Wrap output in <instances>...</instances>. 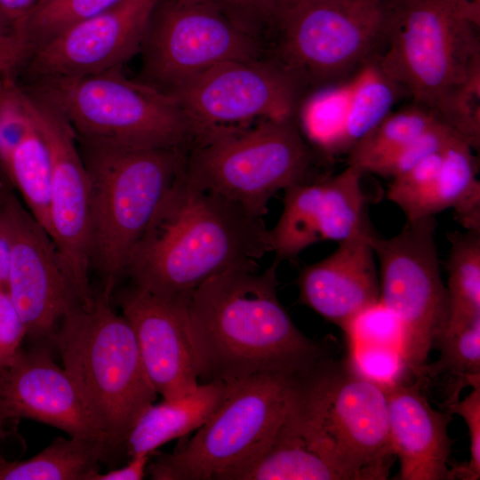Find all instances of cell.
Here are the masks:
<instances>
[{"label":"cell","instance_id":"6da1fadb","mask_svg":"<svg viewBox=\"0 0 480 480\" xmlns=\"http://www.w3.org/2000/svg\"><path fill=\"white\" fill-rule=\"evenodd\" d=\"M277 266L274 260L262 273L230 269L191 294L188 326L203 383L261 372L295 375L332 353L330 340L307 337L281 304Z\"/></svg>","mask_w":480,"mask_h":480},{"label":"cell","instance_id":"7a4b0ae2","mask_svg":"<svg viewBox=\"0 0 480 480\" xmlns=\"http://www.w3.org/2000/svg\"><path fill=\"white\" fill-rule=\"evenodd\" d=\"M183 169L132 251L124 276L139 289L188 302L214 276L234 268L256 270L270 244L263 217L193 186Z\"/></svg>","mask_w":480,"mask_h":480},{"label":"cell","instance_id":"3957f363","mask_svg":"<svg viewBox=\"0 0 480 480\" xmlns=\"http://www.w3.org/2000/svg\"><path fill=\"white\" fill-rule=\"evenodd\" d=\"M285 420L345 480H382L396 458L383 387L325 356L292 376Z\"/></svg>","mask_w":480,"mask_h":480},{"label":"cell","instance_id":"277c9868","mask_svg":"<svg viewBox=\"0 0 480 480\" xmlns=\"http://www.w3.org/2000/svg\"><path fill=\"white\" fill-rule=\"evenodd\" d=\"M110 300L99 292L91 306L72 310L52 345L115 455L124 452L130 430L157 393L131 325L113 310Z\"/></svg>","mask_w":480,"mask_h":480},{"label":"cell","instance_id":"5b68a950","mask_svg":"<svg viewBox=\"0 0 480 480\" xmlns=\"http://www.w3.org/2000/svg\"><path fill=\"white\" fill-rule=\"evenodd\" d=\"M480 0H386L380 69L439 119L480 72Z\"/></svg>","mask_w":480,"mask_h":480},{"label":"cell","instance_id":"8992f818","mask_svg":"<svg viewBox=\"0 0 480 480\" xmlns=\"http://www.w3.org/2000/svg\"><path fill=\"white\" fill-rule=\"evenodd\" d=\"M77 142L90 181L91 266L101 279L100 292L111 299L187 154L180 148L132 149L79 138Z\"/></svg>","mask_w":480,"mask_h":480},{"label":"cell","instance_id":"52a82bcc","mask_svg":"<svg viewBox=\"0 0 480 480\" xmlns=\"http://www.w3.org/2000/svg\"><path fill=\"white\" fill-rule=\"evenodd\" d=\"M28 92L57 109L79 139L132 149H186L209 132L170 93L120 68L34 80Z\"/></svg>","mask_w":480,"mask_h":480},{"label":"cell","instance_id":"ba28073f","mask_svg":"<svg viewBox=\"0 0 480 480\" xmlns=\"http://www.w3.org/2000/svg\"><path fill=\"white\" fill-rule=\"evenodd\" d=\"M311 164L293 117L264 119L247 130L220 127L191 147L183 171L193 186L263 217L276 192L307 182Z\"/></svg>","mask_w":480,"mask_h":480},{"label":"cell","instance_id":"9c48e42d","mask_svg":"<svg viewBox=\"0 0 480 480\" xmlns=\"http://www.w3.org/2000/svg\"><path fill=\"white\" fill-rule=\"evenodd\" d=\"M278 61L305 91L345 83L380 53L386 0H303L273 21Z\"/></svg>","mask_w":480,"mask_h":480},{"label":"cell","instance_id":"30bf717a","mask_svg":"<svg viewBox=\"0 0 480 480\" xmlns=\"http://www.w3.org/2000/svg\"><path fill=\"white\" fill-rule=\"evenodd\" d=\"M293 375L261 372L228 383L221 404L195 436L148 462L153 480H214L252 454L287 412Z\"/></svg>","mask_w":480,"mask_h":480},{"label":"cell","instance_id":"8fae6325","mask_svg":"<svg viewBox=\"0 0 480 480\" xmlns=\"http://www.w3.org/2000/svg\"><path fill=\"white\" fill-rule=\"evenodd\" d=\"M434 216L406 220L390 238L372 237L380 265V301L401 323V353L420 379L446 327L449 301L439 268Z\"/></svg>","mask_w":480,"mask_h":480},{"label":"cell","instance_id":"7c38bea8","mask_svg":"<svg viewBox=\"0 0 480 480\" xmlns=\"http://www.w3.org/2000/svg\"><path fill=\"white\" fill-rule=\"evenodd\" d=\"M261 52L258 36L212 0H160L140 50V80L169 93L209 68Z\"/></svg>","mask_w":480,"mask_h":480},{"label":"cell","instance_id":"4fadbf2b","mask_svg":"<svg viewBox=\"0 0 480 480\" xmlns=\"http://www.w3.org/2000/svg\"><path fill=\"white\" fill-rule=\"evenodd\" d=\"M28 112L51 161L49 229L66 273L83 306L95 294L90 283V181L76 134L52 106L22 89Z\"/></svg>","mask_w":480,"mask_h":480},{"label":"cell","instance_id":"5bb4252c","mask_svg":"<svg viewBox=\"0 0 480 480\" xmlns=\"http://www.w3.org/2000/svg\"><path fill=\"white\" fill-rule=\"evenodd\" d=\"M0 220L10 241L6 292L36 345H52L62 320L82 305L57 247L10 189L0 200Z\"/></svg>","mask_w":480,"mask_h":480},{"label":"cell","instance_id":"9a60e30c","mask_svg":"<svg viewBox=\"0 0 480 480\" xmlns=\"http://www.w3.org/2000/svg\"><path fill=\"white\" fill-rule=\"evenodd\" d=\"M300 83L276 60H236L217 64L169 92L201 128L296 116L305 95Z\"/></svg>","mask_w":480,"mask_h":480},{"label":"cell","instance_id":"2e32d148","mask_svg":"<svg viewBox=\"0 0 480 480\" xmlns=\"http://www.w3.org/2000/svg\"><path fill=\"white\" fill-rule=\"evenodd\" d=\"M160 0H120L36 46L27 60L35 79L120 68L140 52Z\"/></svg>","mask_w":480,"mask_h":480},{"label":"cell","instance_id":"e0dca14e","mask_svg":"<svg viewBox=\"0 0 480 480\" xmlns=\"http://www.w3.org/2000/svg\"><path fill=\"white\" fill-rule=\"evenodd\" d=\"M188 302L158 297L135 286L123 293L122 315L131 325L146 373L157 394L175 400L199 386L189 332Z\"/></svg>","mask_w":480,"mask_h":480},{"label":"cell","instance_id":"ac0fdd59","mask_svg":"<svg viewBox=\"0 0 480 480\" xmlns=\"http://www.w3.org/2000/svg\"><path fill=\"white\" fill-rule=\"evenodd\" d=\"M21 418L52 426L69 436L100 439L108 446L73 381L45 345L22 348L0 369V420Z\"/></svg>","mask_w":480,"mask_h":480},{"label":"cell","instance_id":"d6986e66","mask_svg":"<svg viewBox=\"0 0 480 480\" xmlns=\"http://www.w3.org/2000/svg\"><path fill=\"white\" fill-rule=\"evenodd\" d=\"M372 227L338 243L326 258L305 266L297 284L299 301L342 331L380 300Z\"/></svg>","mask_w":480,"mask_h":480},{"label":"cell","instance_id":"ffe728a7","mask_svg":"<svg viewBox=\"0 0 480 480\" xmlns=\"http://www.w3.org/2000/svg\"><path fill=\"white\" fill-rule=\"evenodd\" d=\"M418 378L385 387L388 435L400 480H452V414L434 409Z\"/></svg>","mask_w":480,"mask_h":480},{"label":"cell","instance_id":"44dd1931","mask_svg":"<svg viewBox=\"0 0 480 480\" xmlns=\"http://www.w3.org/2000/svg\"><path fill=\"white\" fill-rule=\"evenodd\" d=\"M364 172L348 164L341 172L296 190L295 202L302 231L310 244L340 243L372 228L362 187Z\"/></svg>","mask_w":480,"mask_h":480},{"label":"cell","instance_id":"7402d4cb","mask_svg":"<svg viewBox=\"0 0 480 480\" xmlns=\"http://www.w3.org/2000/svg\"><path fill=\"white\" fill-rule=\"evenodd\" d=\"M228 384L212 380L199 384L191 395L151 404L138 418L124 445L129 458L152 454L163 444L199 428L224 399Z\"/></svg>","mask_w":480,"mask_h":480},{"label":"cell","instance_id":"603a6c76","mask_svg":"<svg viewBox=\"0 0 480 480\" xmlns=\"http://www.w3.org/2000/svg\"><path fill=\"white\" fill-rule=\"evenodd\" d=\"M286 414V413H285ZM214 480H345L290 426L285 416L252 454Z\"/></svg>","mask_w":480,"mask_h":480},{"label":"cell","instance_id":"cb8c5ba5","mask_svg":"<svg viewBox=\"0 0 480 480\" xmlns=\"http://www.w3.org/2000/svg\"><path fill=\"white\" fill-rule=\"evenodd\" d=\"M113 454L97 438L58 436L36 455L20 461L0 459V480H93L100 463Z\"/></svg>","mask_w":480,"mask_h":480},{"label":"cell","instance_id":"d4e9b609","mask_svg":"<svg viewBox=\"0 0 480 480\" xmlns=\"http://www.w3.org/2000/svg\"><path fill=\"white\" fill-rule=\"evenodd\" d=\"M473 149L458 134L447 142L422 218L452 209L465 230L480 232V182Z\"/></svg>","mask_w":480,"mask_h":480},{"label":"cell","instance_id":"484cf974","mask_svg":"<svg viewBox=\"0 0 480 480\" xmlns=\"http://www.w3.org/2000/svg\"><path fill=\"white\" fill-rule=\"evenodd\" d=\"M447 237L449 317L445 328H456L480 320V232L464 229L451 232Z\"/></svg>","mask_w":480,"mask_h":480},{"label":"cell","instance_id":"4316f807","mask_svg":"<svg viewBox=\"0 0 480 480\" xmlns=\"http://www.w3.org/2000/svg\"><path fill=\"white\" fill-rule=\"evenodd\" d=\"M401 87L380 68L377 57L356 75L351 83L341 148H350L388 114H390Z\"/></svg>","mask_w":480,"mask_h":480},{"label":"cell","instance_id":"83f0119b","mask_svg":"<svg viewBox=\"0 0 480 480\" xmlns=\"http://www.w3.org/2000/svg\"><path fill=\"white\" fill-rule=\"evenodd\" d=\"M32 124L2 167L27 209L48 233L51 161L46 144Z\"/></svg>","mask_w":480,"mask_h":480},{"label":"cell","instance_id":"f1b7e54d","mask_svg":"<svg viewBox=\"0 0 480 480\" xmlns=\"http://www.w3.org/2000/svg\"><path fill=\"white\" fill-rule=\"evenodd\" d=\"M439 121L434 111L414 102L390 113L350 148L348 164L365 173L374 162L417 138Z\"/></svg>","mask_w":480,"mask_h":480},{"label":"cell","instance_id":"f546056e","mask_svg":"<svg viewBox=\"0 0 480 480\" xmlns=\"http://www.w3.org/2000/svg\"><path fill=\"white\" fill-rule=\"evenodd\" d=\"M439 357L428 364L420 380L438 376L452 377L453 382L447 404L459 399L460 390L466 386L480 383V320L465 326L445 328L435 342Z\"/></svg>","mask_w":480,"mask_h":480},{"label":"cell","instance_id":"4dcf8cb0","mask_svg":"<svg viewBox=\"0 0 480 480\" xmlns=\"http://www.w3.org/2000/svg\"><path fill=\"white\" fill-rule=\"evenodd\" d=\"M350 94L351 83L328 86L315 91L300 107L305 134L327 153L342 152Z\"/></svg>","mask_w":480,"mask_h":480},{"label":"cell","instance_id":"1f68e13d","mask_svg":"<svg viewBox=\"0 0 480 480\" xmlns=\"http://www.w3.org/2000/svg\"><path fill=\"white\" fill-rule=\"evenodd\" d=\"M119 1L44 0L33 9L16 31L24 35L34 49L65 29L101 13Z\"/></svg>","mask_w":480,"mask_h":480},{"label":"cell","instance_id":"d6a6232c","mask_svg":"<svg viewBox=\"0 0 480 480\" xmlns=\"http://www.w3.org/2000/svg\"><path fill=\"white\" fill-rule=\"evenodd\" d=\"M443 149L392 179L387 197L401 209L406 220L422 218L423 207L438 176Z\"/></svg>","mask_w":480,"mask_h":480},{"label":"cell","instance_id":"836d02e7","mask_svg":"<svg viewBox=\"0 0 480 480\" xmlns=\"http://www.w3.org/2000/svg\"><path fill=\"white\" fill-rule=\"evenodd\" d=\"M348 344L346 358L351 367L364 378L385 388L410 380L413 377L398 348Z\"/></svg>","mask_w":480,"mask_h":480},{"label":"cell","instance_id":"e575fe53","mask_svg":"<svg viewBox=\"0 0 480 480\" xmlns=\"http://www.w3.org/2000/svg\"><path fill=\"white\" fill-rule=\"evenodd\" d=\"M454 134L457 133L439 121L417 138L374 162L366 172L392 180L442 150Z\"/></svg>","mask_w":480,"mask_h":480},{"label":"cell","instance_id":"d590c367","mask_svg":"<svg viewBox=\"0 0 480 480\" xmlns=\"http://www.w3.org/2000/svg\"><path fill=\"white\" fill-rule=\"evenodd\" d=\"M343 332L348 343L388 346L401 350V323L380 300L356 314Z\"/></svg>","mask_w":480,"mask_h":480},{"label":"cell","instance_id":"8d00e7d4","mask_svg":"<svg viewBox=\"0 0 480 480\" xmlns=\"http://www.w3.org/2000/svg\"><path fill=\"white\" fill-rule=\"evenodd\" d=\"M32 125L31 117L23 100L22 89L12 78H8L0 99L1 165L6 162Z\"/></svg>","mask_w":480,"mask_h":480},{"label":"cell","instance_id":"74e56055","mask_svg":"<svg viewBox=\"0 0 480 480\" xmlns=\"http://www.w3.org/2000/svg\"><path fill=\"white\" fill-rule=\"evenodd\" d=\"M471 388L464 399L446 405L449 413L458 414L465 420L470 439L469 461L452 468L453 479L478 480L480 476V383Z\"/></svg>","mask_w":480,"mask_h":480},{"label":"cell","instance_id":"f35d334b","mask_svg":"<svg viewBox=\"0 0 480 480\" xmlns=\"http://www.w3.org/2000/svg\"><path fill=\"white\" fill-rule=\"evenodd\" d=\"M26 336L25 325L17 308L7 292L0 289V369L20 353Z\"/></svg>","mask_w":480,"mask_h":480},{"label":"cell","instance_id":"ab89813d","mask_svg":"<svg viewBox=\"0 0 480 480\" xmlns=\"http://www.w3.org/2000/svg\"><path fill=\"white\" fill-rule=\"evenodd\" d=\"M229 17L254 35L272 27V0H212Z\"/></svg>","mask_w":480,"mask_h":480},{"label":"cell","instance_id":"60d3db41","mask_svg":"<svg viewBox=\"0 0 480 480\" xmlns=\"http://www.w3.org/2000/svg\"><path fill=\"white\" fill-rule=\"evenodd\" d=\"M32 50L27 37L19 32L0 37V80L10 78L16 68L26 63Z\"/></svg>","mask_w":480,"mask_h":480},{"label":"cell","instance_id":"b9f144b4","mask_svg":"<svg viewBox=\"0 0 480 480\" xmlns=\"http://www.w3.org/2000/svg\"><path fill=\"white\" fill-rule=\"evenodd\" d=\"M123 467L108 472H99L93 480H141L147 473L150 454L141 453L129 458Z\"/></svg>","mask_w":480,"mask_h":480},{"label":"cell","instance_id":"7bdbcfd3","mask_svg":"<svg viewBox=\"0 0 480 480\" xmlns=\"http://www.w3.org/2000/svg\"><path fill=\"white\" fill-rule=\"evenodd\" d=\"M39 0H0V10L17 30L36 6Z\"/></svg>","mask_w":480,"mask_h":480},{"label":"cell","instance_id":"ee69618b","mask_svg":"<svg viewBox=\"0 0 480 480\" xmlns=\"http://www.w3.org/2000/svg\"><path fill=\"white\" fill-rule=\"evenodd\" d=\"M10 251L9 237L0 220V289L5 291L10 265Z\"/></svg>","mask_w":480,"mask_h":480},{"label":"cell","instance_id":"f6af8a7d","mask_svg":"<svg viewBox=\"0 0 480 480\" xmlns=\"http://www.w3.org/2000/svg\"><path fill=\"white\" fill-rule=\"evenodd\" d=\"M301 1L303 0H272V24L279 13Z\"/></svg>","mask_w":480,"mask_h":480},{"label":"cell","instance_id":"bcb514c9","mask_svg":"<svg viewBox=\"0 0 480 480\" xmlns=\"http://www.w3.org/2000/svg\"><path fill=\"white\" fill-rule=\"evenodd\" d=\"M12 32L13 30L11 22L0 10V37L5 36Z\"/></svg>","mask_w":480,"mask_h":480},{"label":"cell","instance_id":"7dc6e473","mask_svg":"<svg viewBox=\"0 0 480 480\" xmlns=\"http://www.w3.org/2000/svg\"><path fill=\"white\" fill-rule=\"evenodd\" d=\"M7 190H9V189L4 188V184L2 183V181L0 180V199L6 193Z\"/></svg>","mask_w":480,"mask_h":480},{"label":"cell","instance_id":"c3c4849f","mask_svg":"<svg viewBox=\"0 0 480 480\" xmlns=\"http://www.w3.org/2000/svg\"><path fill=\"white\" fill-rule=\"evenodd\" d=\"M10 78H11V77H10ZM7 79H8V78L4 79V80H0V99H1V96H2L3 92H4V89L5 81H6Z\"/></svg>","mask_w":480,"mask_h":480},{"label":"cell","instance_id":"681fc988","mask_svg":"<svg viewBox=\"0 0 480 480\" xmlns=\"http://www.w3.org/2000/svg\"><path fill=\"white\" fill-rule=\"evenodd\" d=\"M4 422L1 421L0 420V434H3V428L4 427ZM2 458V456L0 455V459Z\"/></svg>","mask_w":480,"mask_h":480},{"label":"cell","instance_id":"f907efd6","mask_svg":"<svg viewBox=\"0 0 480 480\" xmlns=\"http://www.w3.org/2000/svg\"><path fill=\"white\" fill-rule=\"evenodd\" d=\"M43 1H44V0H39L38 4L41 3V2H43ZM37 4H36V5H37Z\"/></svg>","mask_w":480,"mask_h":480}]
</instances>
